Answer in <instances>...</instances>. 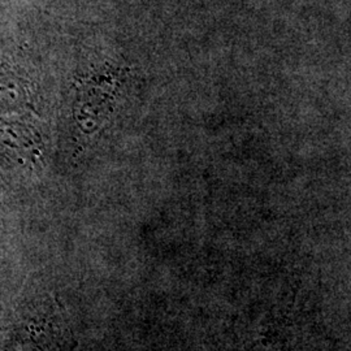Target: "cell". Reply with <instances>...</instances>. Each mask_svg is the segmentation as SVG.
<instances>
[{
	"label": "cell",
	"mask_w": 351,
	"mask_h": 351,
	"mask_svg": "<svg viewBox=\"0 0 351 351\" xmlns=\"http://www.w3.org/2000/svg\"><path fill=\"white\" fill-rule=\"evenodd\" d=\"M72 336L55 300L30 294L0 314V351H68Z\"/></svg>",
	"instance_id": "6da1fadb"
}]
</instances>
